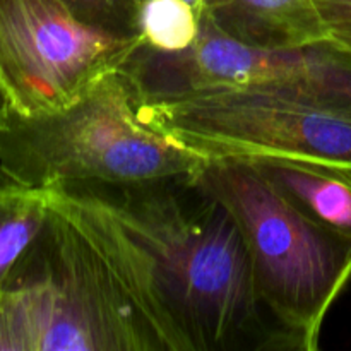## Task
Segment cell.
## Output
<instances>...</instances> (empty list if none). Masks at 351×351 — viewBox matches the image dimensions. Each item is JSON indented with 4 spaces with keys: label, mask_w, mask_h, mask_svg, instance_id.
Here are the masks:
<instances>
[{
    "label": "cell",
    "mask_w": 351,
    "mask_h": 351,
    "mask_svg": "<svg viewBox=\"0 0 351 351\" xmlns=\"http://www.w3.org/2000/svg\"><path fill=\"white\" fill-rule=\"evenodd\" d=\"M51 192L0 295V351H192L146 249L82 187Z\"/></svg>",
    "instance_id": "1"
},
{
    "label": "cell",
    "mask_w": 351,
    "mask_h": 351,
    "mask_svg": "<svg viewBox=\"0 0 351 351\" xmlns=\"http://www.w3.org/2000/svg\"><path fill=\"white\" fill-rule=\"evenodd\" d=\"M75 185L153 257L192 351L295 350L264 307L235 218L191 175Z\"/></svg>",
    "instance_id": "2"
},
{
    "label": "cell",
    "mask_w": 351,
    "mask_h": 351,
    "mask_svg": "<svg viewBox=\"0 0 351 351\" xmlns=\"http://www.w3.org/2000/svg\"><path fill=\"white\" fill-rule=\"evenodd\" d=\"M204 161L144 120L122 69L58 112L24 117L7 106L0 127V175L29 187L189 177Z\"/></svg>",
    "instance_id": "3"
},
{
    "label": "cell",
    "mask_w": 351,
    "mask_h": 351,
    "mask_svg": "<svg viewBox=\"0 0 351 351\" xmlns=\"http://www.w3.org/2000/svg\"><path fill=\"white\" fill-rule=\"evenodd\" d=\"M192 182L235 218L264 307L295 350L314 351L351 278V240L291 204L249 160H206Z\"/></svg>",
    "instance_id": "4"
},
{
    "label": "cell",
    "mask_w": 351,
    "mask_h": 351,
    "mask_svg": "<svg viewBox=\"0 0 351 351\" xmlns=\"http://www.w3.org/2000/svg\"><path fill=\"white\" fill-rule=\"evenodd\" d=\"M144 120L206 160L291 158L351 170V108L308 86H226L141 99Z\"/></svg>",
    "instance_id": "5"
},
{
    "label": "cell",
    "mask_w": 351,
    "mask_h": 351,
    "mask_svg": "<svg viewBox=\"0 0 351 351\" xmlns=\"http://www.w3.org/2000/svg\"><path fill=\"white\" fill-rule=\"evenodd\" d=\"M141 36L89 26L64 0H0V91L24 117L74 105L125 65Z\"/></svg>",
    "instance_id": "6"
},
{
    "label": "cell",
    "mask_w": 351,
    "mask_h": 351,
    "mask_svg": "<svg viewBox=\"0 0 351 351\" xmlns=\"http://www.w3.org/2000/svg\"><path fill=\"white\" fill-rule=\"evenodd\" d=\"M122 71L141 99L226 86H308L351 108V51L331 40L297 48H257L199 19V34L187 50L170 53L139 45Z\"/></svg>",
    "instance_id": "7"
},
{
    "label": "cell",
    "mask_w": 351,
    "mask_h": 351,
    "mask_svg": "<svg viewBox=\"0 0 351 351\" xmlns=\"http://www.w3.org/2000/svg\"><path fill=\"white\" fill-rule=\"evenodd\" d=\"M199 19L257 48H297L329 40L311 0H206Z\"/></svg>",
    "instance_id": "8"
},
{
    "label": "cell",
    "mask_w": 351,
    "mask_h": 351,
    "mask_svg": "<svg viewBox=\"0 0 351 351\" xmlns=\"http://www.w3.org/2000/svg\"><path fill=\"white\" fill-rule=\"evenodd\" d=\"M249 161L304 215L351 240V170L291 158Z\"/></svg>",
    "instance_id": "9"
},
{
    "label": "cell",
    "mask_w": 351,
    "mask_h": 351,
    "mask_svg": "<svg viewBox=\"0 0 351 351\" xmlns=\"http://www.w3.org/2000/svg\"><path fill=\"white\" fill-rule=\"evenodd\" d=\"M51 194V187L0 182V295L14 266L43 230Z\"/></svg>",
    "instance_id": "10"
},
{
    "label": "cell",
    "mask_w": 351,
    "mask_h": 351,
    "mask_svg": "<svg viewBox=\"0 0 351 351\" xmlns=\"http://www.w3.org/2000/svg\"><path fill=\"white\" fill-rule=\"evenodd\" d=\"M143 45L160 51H184L199 34V16L184 0H144L139 14Z\"/></svg>",
    "instance_id": "11"
},
{
    "label": "cell",
    "mask_w": 351,
    "mask_h": 351,
    "mask_svg": "<svg viewBox=\"0 0 351 351\" xmlns=\"http://www.w3.org/2000/svg\"><path fill=\"white\" fill-rule=\"evenodd\" d=\"M81 21L108 33L141 36L139 14L144 0H64ZM143 38V36H141Z\"/></svg>",
    "instance_id": "12"
},
{
    "label": "cell",
    "mask_w": 351,
    "mask_h": 351,
    "mask_svg": "<svg viewBox=\"0 0 351 351\" xmlns=\"http://www.w3.org/2000/svg\"><path fill=\"white\" fill-rule=\"evenodd\" d=\"M326 34L351 51V0H311Z\"/></svg>",
    "instance_id": "13"
},
{
    "label": "cell",
    "mask_w": 351,
    "mask_h": 351,
    "mask_svg": "<svg viewBox=\"0 0 351 351\" xmlns=\"http://www.w3.org/2000/svg\"><path fill=\"white\" fill-rule=\"evenodd\" d=\"M184 2H187L189 5H192V9L197 12V16L201 17L202 16V10H204V2L206 0H184Z\"/></svg>",
    "instance_id": "14"
},
{
    "label": "cell",
    "mask_w": 351,
    "mask_h": 351,
    "mask_svg": "<svg viewBox=\"0 0 351 351\" xmlns=\"http://www.w3.org/2000/svg\"><path fill=\"white\" fill-rule=\"evenodd\" d=\"M5 108H7V101H5V98H3L2 91H0V127H2V120H3V113H5Z\"/></svg>",
    "instance_id": "15"
}]
</instances>
